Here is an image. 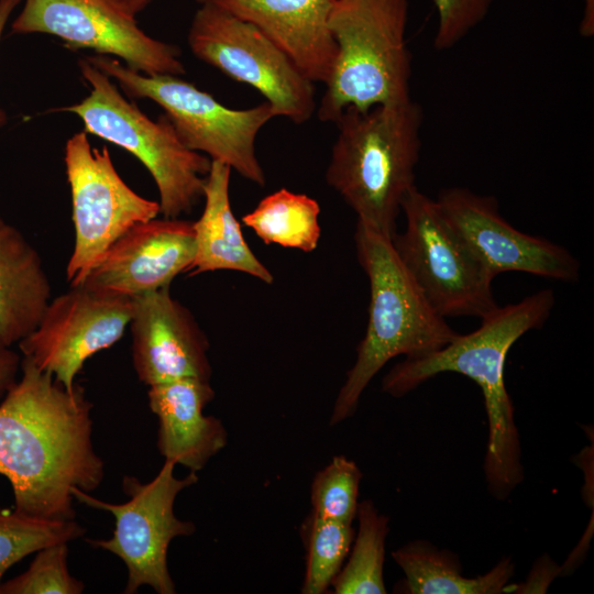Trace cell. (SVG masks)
<instances>
[{"mask_svg":"<svg viewBox=\"0 0 594 594\" xmlns=\"http://www.w3.org/2000/svg\"><path fill=\"white\" fill-rule=\"evenodd\" d=\"M0 337V399L16 383L22 358Z\"/></svg>","mask_w":594,"mask_h":594,"instance_id":"29","label":"cell"},{"mask_svg":"<svg viewBox=\"0 0 594 594\" xmlns=\"http://www.w3.org/2000/svg\"><path fill=\"white\" fill-rule=\"evenodd\" d=\"M176 463L165 460L157 475L148 483L125 475L124 493L130 497L123 504L98 499L78 487L72 488L74 499L109 512L114 517V531L110 539H86L119 557L128 569L125 594H133L142 585L151 586L158 594H174L176 587L167 566V550L173 539L190 536L196 526L179 519L174 512L177 495L197 483L196 472L178 479Z\"/></svg>","mask_w":594,"mask_h":594,"instance_id":"9","label":"cell"},{"mask_svg":"<svg viewBox=\"0 0 594 594\" xmlns=\"http://www.w3.org/2000/svg\"><path fill=\"white\" fill-rule=\"evenodd\" d=\"M148 405L158 418L157 448L165 460L193 472L227 444V430L204 408L213 399L209 381L186 377L148 386Z\"/></svg>","mask_w":594,"mask_h":594,"instance_id":"18","label":"cell"},{"mask_svg":"<svg viewBox=\"0 0 594 594\" xmlns=\"http://www.w3.org/2000/svg\"><path fill=\"white\" fill-rule=\"evenodd\" d=\"M188 45L198 59L256 89L276 117L297 124L312 117L314 82L252 23L212 1L200 3Z\"/></svg>","mask_w":594,"mask_h":594,"instance_id":"10","label":"cell"},{"mask_svg":"<svg viewBox=\"0 0 594 594\" xmlns=\"http://www.w3.org/2000/svg\"><path fill=\"white\" fill-rule=\"evenodd\" d=\"M554 301L553 290L542 289L516 304L498 306L481 319L476 330L458 334L432 353L405 359L382 381V389L393 397L404 396L444 372L465 375L480 386L490 430L484 472L491 493L499 499L524 477L514 407L505 386L506 356L521 336L546 323Z\"/></svg>","mask_w":594,"mask_h":594,"instance_id":"2","label":"cell"},{"mask_svg":"<svg viewBox=\"0 0 594 594\" xmlns=\"http://www.w3.org/2000/svg\"><path fill=\"white\" fill-rule=\"evenodd\" d=\"M85 528L75 519L48 520L0 507V586L4 573L40 549L81 537Z\"/></svg>","mask_w":594,"mask_h":594,"instance_id":"24","label":"cell"},{"mask_svg":"<svg viewBox=\"0 0 594 594\" xmlns=\"http://www.w3.org/2000/svg\"><path fill=\"white\" fill-rule=\"evenodd\" d=\"M362 473L343 455L334 457L319 471L311 484V515L328 520L352 524L356 517Z\"/></svg>","mask_w":594,"mask_h":594,"instance_id":"26","label":"cell"},{"mask_svg":"<svg viewBox=\"0 0 594 594\" xmlns=\"http://www.w3.org/2000/svg\"><path fill=\"white\" fill-rule=\"evenodd\" d=\"M580 33L585 37H591L594 34V0H583Z\"/></svg>","mask_w":594,"mask_h":594,"instance_id":"31","label":"cell"},{"mask_svg":"<svg viewBox=\"0 0 594 594\" xmlns=\"http://www.w3.org/2000/svg\"><path fill=\"white\" fill-rule=\"evenodd\" d=\"M261 30L314 84H327L338 55L329 20L336 0H210Z\"/></svg>","mask_w":594,"mask_h":594,"instance_id":"17","label":"cell"},{"mask_svg":"<svg viewBox=\"0 0 594 594\" xmlns=\"http://www.w3.org/2000/svg\"><path fill=\"white\" fill-rule=\"evenodd\" d=\"M392 239L356 222V256L370 282L369 320L331 413L337 425L352 416L372 378L393 358H420L450 343L459 333L437 314L415 284Z\"/></svg>","mask_w":594,"mask_h":594,"instance_id":"4","label":"cell"},{"mask_svg":"<svg viewBox=\"0 0 594 594\" xmlns=\"http://www.w3.org/2000/svg\"><path fill=\"white\" fill-rule=\"evenodd\" d=\"M307 564L301 592L322 594L340 572L354 539L352 524L310 516L302 527Z\"/></svg>","mask_w":594,"mask_h":594,"instance_id":"25","label":"cell"},{"mask_svg":"<svg viewBox=\"0 0 594 594\" xmlns=\"http://www.w3.org/2000/svg\"><path fill=\"white\" fill-rule=\"evenodd\" d=\"M392 557L404 571L406 588L411 594L504 593L514 574V565L506 558L484 575L465 578L454 554L425 541L403 546Z\"/></svg>","mask_w":594,"mask_h":594,"instance_id":"21","label":"cell"},{"mask_svg":"<svg viewBox=\"0 0 594 594\" xmlns=\"http://www.w3.org/2000/svg\"><path fill=\"white\" fill-rule=\"evenodd\" d=\"M406 229L392 245L432 309L447 317H486L498 305L495 278L469 251L440 211L436 199L417 187L405 198Z\"/></svg>","mask_w":594,"mask_h":594,"instance_id":"8","label":"cell"},{"mask_svg":"<svg viewBox=\"0 0 594 594\" xmlns=\"http://www.w3.org/2000/svg\"><path fill=\"white\" fill-rule=\"evenodd\" d=\"M64 161L75 230L66 279L77 286L121 235L157 217L160 202L135 193L117 172L109 150L92 147L85 131L67 140Z\"/></svg>","mask_w":594,"mask_h":594,"instance_id":"11","label":"cell"},{"mask_svg":"<svg viewBox=\"0 0 594 594\" xmlns=\"http://www.w3.org/2000/svg\"><path fill=\"white\" fill-rule=\"evenodd\" d=\"M494 0H433L438 21L435 47H453L486 16Z\"/></svg>","mask_w":594,"mask_h":594,"instance_id":"28","label":"cell"},{"mask_svg":"<svg viewBox=\"0 0 594 594\" xmlns=\"http://www.w3.org/2000/svg\"><path fill=\"white\" fill-rule=\"evenodd\" d=\"M11 30L54 35L68 48L121 58L146 75L185 74L178 48L148 36L111 0H25Z\"/></svg>","mask_w":594,"mask_h":594,"instance_id":"12","label":"cell"},{"mask_svg":"<svg viewBox=\"0 0 594 594\" xmlns=\"http://www.w3.org/2000/svg\"><path fill=\"white\" fill-rule=\"evenodd\" d=\"M68 542H57L38 551L22 574L2 582L0 594H80L84 583L67 566Z\"/></svg>","mask_w":594,"mask_h":594,"instance_id":"27","label":"cell"},{"mask_svg":"<svg viewBox=\"0 0 594 594\" xmlns=\"http://www.w3.org/2000/svg\"><path fill=\"white\" fill-rule=\"evenodd\" d=\"M21 372L0 404V475L12 487L16 512L75 519L72 488L89 493L105 476L92 444V404L81 385L67 391L28 356Z\"/></svg>","mask_w":594,"mask_h":594,"instance_id":"1","label":"cell"},{"mask_svg":"<svg viewBox=\"0 0 594 594\" xmlns=\"http://www.w3.org/2000/svg\"><path fill=\"white\" fill-rule=\"evenodd\" d=\"M422 120L421 108L409 99L364 111L348 108L334 122L338 134L326 182L359 222L389 239L416 187Z\"/></svg>","mask_w":594,"mask_h":594,"instance_id":"3","label":"cell"},{"mask_svg":"<svg viewBox=\"0 0 594 594\" xmlns=\"http://www.w3.org/2000/svg\"><path fill=\"white\" fill-rule=\"evenodd\" d=\"M133 297L85 285L51 299L36 328L18 346L72 392L85 362L118 342L130 323Z\"/></svg>","mask_w":594,"mask_h":594,"instance_id":"13","label":"cell"},{"mask_svg":"<svg viewBox=\"0 0 594 594\" xmlns=\"http://www.w3.org/2000/svg\"><path fill=\"white\" fill-rule=\"evenodd\" d=\"M199 3H204V2H207V1H210V0H197Z\"/></svg>","mask_w":594,"mask_h":594,"instance_id":"33","label":"cell"},{"mask_svg":"<svg viewBox=\"0 0 594 594\" xmlns=\"http://www.w3.org/2000/svg\"><path fill=\"white\" fill-rule=\"evenodd\" d=\"M87 59L128 96L157 103L188 148L230 166L258 186L265 185L255 141L261 129L276 117L267 101L249 109H231L178 76L146 75L107 55Z\"/></svg>","mask_w":594,"mask_h":594,"instance_id":"7","label":"cell"},{"mask_svg":"<svg viewBox=\"0 0 594 594\" xmlns=\"http://www.w3.org/2000/svg\"><path fill=\"white\" fill-rule=\"evenodd\" d=\"M319 213L316 199L280 188L261 199L242 222L265 244L311 252L321 233Z\"/></svg>","mask_w":594,"mask_h":594,"instance_id":"22","label":"cell"},{"mask_svg":"<svg viewBox=\"0 0 594 594\" xmlns=\"http://www.w3.org/2000/svg\"><path fill=\"white\" fill-rule=\"evenodd\" d=\"M436 202L463 244L495 277L524 272L561 282L579 279L581 264L570 251L516 229L493 197L455 187L440 191Z\"/></svg>","mask_w":594,"mask_h":594,"instance_id":"14","label":"cell"},{"mask_svg":"<svg viewBox=\"0 0 594 594\" xmlns=\"http://www.w3.org/2000/svg\"><path fill=\"white\" fill-rule=\"evenodd\" d=\"M52 299L43 260L14 226L0 217V337L19 343L40 322Z\"/></svg>","mask_w":594,"mask_h":594,"instance_id":"19","label":"cell"},{"mask_svg":"<svg viewBox=\"0 0 594 594\" xmlns=\"http://www.w3.org/2000/svg\"><path fill=\"white\" fill-rule=\"evenodd\" d=\"M78 66L90 87L89 95L59 110L76 114L86 133L127 150L146 167L156 184L163 217L190 213L204 198L211 160L188 148L165 114L157 121L150 119L87 58Z\"/></svg>","mask_w":594,"mask_h":594,"instance_id":"6","label":"cell"},{"mask_svg":"<svg viewBox=\"0 0 594 594\" xmlns=\"http://www.w3.org/2000/svg\"><path fill=\"white\" fill-rule=\"evenodd\" d=\"M407 21L408 0H336L329 25L338 55L317 109L320 121L336 122L348 108L411 99Z\"/></svg>","mask_w":594,"mask_h":594,"instance_id":"5","label":"cell"},{"mask_svg":"<svg viewBox=\"0 0 594 594\" xmlns=\"http://www.w3.org/2000/svg\"><path fill=\"white\" fill-rule=\"evenodd\" d=\"M359 531L351 556L331 583L336 594H384L385 540L388 518L371 501L358 505Z\"/></svg>","mask_w":594,"mask_h":594,"instance_id":"23","label":"cell"},{"mask_svg":"<svg viewBox=\"0 0 594 594\" xmlns=\"http://www.w3.org/2000/svg\"><path fill=\"white\" fill-rule=\"evenodd\" d=\"M231 167L211 161L206 176L205 207L194 221L196 254L189 275L215 271H238L265 284H272L271 271L255 256L242 234L230 204L229 185Z\"/></svg>","mask_w":594,"mask_h":594,"instance_id":"20","label":"cell"},{"mask_svg":"<svg viewBox=\"0 0 594 594\" xmlns=\"http://www.w3.org/2000/svg\"><path fill=\"white\" fill-rule=\"evenodd\" d=\"M132 362L147 386L178 378L210 381L209 341L169 286L133 297Z\"/></svg>","mask_w":594,"mask_h":594,"instance_id":"15","label":"cell"},{"mask_svg":"<svg viewBox=\"0 0 594 594\" xmlns=\"http://www.w3.org/2000/svg\"><path fill=\"white\" fill-rule=\"evenodd\" d=\"M123 11L129 13L132 16H136L150 2L151 0H111Z\"/></svg>","mask_w":594,"mask_h":594,"instance_id":"32","label":"cell"},{"mask_svg":"<svg viewBox=\"0 0 594 594\" xmlns=\"http://www.w3.org/2000/svg\"><path fill=\"white\" fill-rule=\"evenodd\" d=\"M21 0H0V41L7 22ZM7 123L6 111L0 107V129Z\"/></svg>","mask_w":594,"mask_h":594,"instance_id":"30","label":"cell"},{"mask_svg":"<svg viewBox=\"0 0 594 594\" xmlns=\"http://www.w3.org/2000/svg\"><path fill=\"white\" fill-rule=\"evenodd\" d=\"M195 254L194 221L153 218L121 235L79 285L136 297L189 272Z\"/></svg>","mask_w":594,"mask_h":594,"instance_id":"16","label":"cell"}]
</instances>
